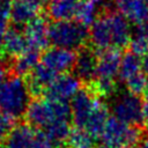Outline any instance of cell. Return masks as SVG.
<instances>
[{
    "mask_svg": "<svg viewBox=\"0 0 148 148\" xmlns=\"http://www.w3.org/2000/svg\"><path fill=\"white\" fill-rule=\"evenodd\" d=\"M30 103V92L27 81L21 76H10L0 84V109L12 118L25 113Z\"/></svg>",
    "mask_w": 148,
    "mask_h": 148,
    "instance_id": "1",
    "label": "cell"
},
{
    "mask_svg": "<svg viewBox=\"0 0 148 148\" xmlns=\"http://www.w3.org/2000/svg\"><path fill=\"white\" fill-rule=\"evenodd\" d=\"M24 114L29 125L45 128L52 121L69 120L72 110L67 102L37 98L29 103Z\"/></svg>",
    "mask_w": 148,
    "mask_h": 148,
    "instance_id": "2",
    "label": "cell"
},
{
    "mask_svg": "<svg viewBox=\"0 0 148 148\" xmlns=\"http://www.w3.org/2000/svg\"><path fill=\"white\" fill-rule=\"evenodd\" d=\"M89 38V30L77 21H53L49 27V40L58 47L82 49Z\"/></svg>",
    "mask_w": 148,
    "mask_h": 148,
    "instance_id": "3",
    "label": "cell"
},
{
    "mask_svg": "<svg viewBox=\"0 0 148 148\" xmlns=\"http://www.w3.org/2000/svg\"><path fill=\"white\" fill-rule=\"evenodd\" d=\"M142 134L138 126L123 123L116 117H110L102 134L104 145L111 148H130L140 141Z\"/></svg>",
    "mask_w": 148,
    "mask_h": 148,
    "instance_id": "4",
    "label": "cell"
},
{
    "mask_svg": "<svg viewBox=\"0 0 148 148\" xmlns=\"http://www.w3.org/2000/svg\"><path fill=\"white\" fill-rule=\"evenodd\" d=\"M142 105L143 101H141L140 96L125 92L118 96L112 104V111L114 114L113 117L132 126L142 125L145 123Z\"/></svg>",
    "mask_w": 148,
    "mask_h": 148,
    "instance_id": "5",
    "label": "cell"
},
{
    "mask_svg": "<svg viewBox=\"0 0 148 148\" xmlns=\"http://www.w3.org/2000/svg\"><path fill=\"white\" fill-rule=\"evenodd\" d=\"M80 90V79L76 75L69 73H62L56 77V80L45 89L47 99L64 101L73 98Z\"/></svg>",
    "mask_w": 148,
    "mask_h": 148,
    "instance_id": "6",
    "label": "cell"
},
{
    "mask_svg": "<svg viewBox=\"0 0 148 148\" xmlns=\"http://www.w3.org/2000/svg\"><path fill=\"white\" fill-rule=\"evenodd\" d=\"M49 22L42 16L37 15L30 22L24 25V36L28 43L29 49H34L37 51L46 50L50 40H49Z\"/></svg>",
    "mask_w": 148,
    "mask_h": 148,
    "instance_id": "7",
    "label": "cell"
},
{
    "mask_svg": "<svg viewBox=\"0 0 148 148\" xmlns=\"http://www.w3.org/2000/svg\"><path fill=\"white\" fill-rule=\"evenodd\" d=\"M98 97H95L88 89H80L72 98L71 110L73 123L76 127L84 128L89 116L91 114Z\"/></svg>",
    "mask_w": 148,
    "mask_h": 148,
    "instance_id": "8",
    "label": "cell"
},
{
    "mask_svg": "<svg viewBox=\"0 0 148 148\" xmlns=\"http://www.w3.org/2000/svg\"><path fill=\"white\" fill-rule=\"evenodd\" d=\"M76 54L77 53H75L74 50L54 46L46 49L40 59L44 65L50 67L56 73H65L74 67Z\"/></svg>",
    "mask_w": 148,
    "mask_h": 148,
    "instance_id": "9",
    "label": "cell"
},
{
    "mask_svg": "<svg viewBox=\"0 0 148 148\" xmlns=\"http://www.w3.org/2000/svg\"><path fill=\"white\" fill-rule=\"evenodd\" d=\"M108 18L112 36V46L116 49H124L128 45L132 37L130 22L119 12L108 10Z\"/></svg>",
    "mask_w": 148,
    "mask_h": 148,
    "instance_id": "10",
    "label": "cell"
},
{
    "mask_svg": "<svg viewBox=\"0 0 148 148\" xmlns=\"http://www.w3.org/2000/svg\"><path fill=\"white\" fill-rule=\"evenodd\" d=\"M89 39L94 50L96 49L99 52L110 49V46L112 45V36L106 12L99 14L96 21L90 25Z\"/></svg>",
    "mask_w": 148,
    "mask_h": 148,
    "instance_id": "11",
    "label": "cell"
},
{
    "mask_svg": "<svg viewBox=\"0 0 148 148\" xmlns=\"http://www.w3.org/2000/svg\"><path fill=\"white\" fill-rule=\"evenodd\" d=\"M75 75L84 81L90 83L97 76V56L95 50L92 49H80L79 53L76 54V60L74 64Z\"/></svg>",
    "mask_w": 148,
    "mask_h": 148,
    "instance_id": "12",
    "label": "cell"
},
{
    "mask_svg": "<svg viewBox=\"0 0 148 148\" xmlns=\"http://www.w3.org/2000/svg\"><path fill=\"white\" fill-rule=\"evenodd\" d=\"M118 12L128 22L142 25L148 22V0H114Z\"/></svg>",
    "mask_w": 148,
    "mask_h": 148,
    "instance_id": "13",
    "label": "cell"
},
{
    "mask_svg": "<svg viewBox=\"0 0 148 148\" xmlns=\"http://www.w3.org/2000/svg\"><path fill=\"white\" fill-rule=\"evenodd\" d=\"M121 61V53L119 49L110 47L99 52L97 57V77L113 79L118 75Z\"/></svg>",
    "mask_w": 148,
    "mask_h": 148,
    "instance_id": "14",
    "label": "cell"
},
{
    "mask_svg": "<svg viewBox=\"0 0 148 148\" xmlns=\"http://www.w3.org/2000/svg\"><path fill=\"white\" fill-rule=\"evenodd\" d=\"M36 132L29 124L15 126L6 139V148H32Z\"/></svg>",
    "mask_w": 148,
    "mask_h": 148,
    "instance_id": "15",
    "label": "cell"
},
{
    "mask_svg": "<svg viewBox=\"0 0 148 148\" xmlns=\"http://www.w3.org/2000/svg\"><path fill=\"white\" fill-rule=\"evenodd\" d=\"M108 113H109L108 106L101 99H97L96 105H95V108H94L91 114L89 116L87 124L84 126V130L94 139H98L102 136L103 131H104L105 125H106V121L109 119Z\"/></svg>",
    "mask_w": 148,
    "mask_h": 148,
    "instance_id": "16",
    "label": "cell"
},
{
    "mask_svg": "<svg viewBox=\"0 0 148 148\" xmlns=\"http://www.w3.org/2000/svg\"><path fill=\"white\" fill-rule=\"evenodd\" d=\"M80 0H50L47 3V16L53 21H67L75 17Z\"/></svg>",
    "mask_w": 148,
    "mask_h": 148,
    "instance_id": "17",
    "label": "cell"
},
{
    "mask_svg": "<svg viewBox=\"0 0 148 148\" xmlns=\"http://www.w3.org/2000/svg\"><path fill=\"white\" fill-rule=\"evenodd\" d=\"M39 9L25 0H14L10 8V20L15 25H25L38 15Z\"/></svg>",
    "mask_w": 148,
    "mask_h": 148,
    "instance_id": "18",
    "label": "cell"
},
{
    "mask_svg": "<svg viewBox=\"0 0 148 148\" xmlns=\"http://www.w3.org/2000/svg\"><path fill=\"white\" fill-rule=\"evenodd\" d=\"M3 50L10 57H18L23 52H25L29 46L23 32H21L16 28L7 29L5 42H3Z\"/></svg>",
    "mask_w": 148,
    "mask_h": 148,
    "instance_id": "19",
    "label": "cell"
},
{
    "mask_svg": "<svg viewBox=\"0 0 148 148\" xmlns=\"http://www.w3.org/2000/svg\"><path fill=\"white\" fill-rule=\"evenodd\" d=\"M39 51L34 50V49H28L25 52H23L21 56L16 57L12 67L13 71L17 76H23V75H29L32 69L39 64Z\"/></svg>",
    "mask_w": 148,
    "mask_h": 148,
    "instance_id": "20",
    "label": "cell"
},
{
    "mask_svg": "<svg viewBox=\"0 0 148 148\" xmlns=\"http://www.w3.org/2000/svg\"><path fill=\"white\" fill-rule=\"evenodd\" d=\"M71 131L72 128L68 120H56L44 128V132L57 146H61L64 142H66L71 134Z\"/></svg>",
    "mask_w": 148,
    "mask_h": 148,
    "instance_id": "21",
    "label": "cell"
},
{
    "mask_svg": "<svg viewBox=\"0 0 148 148\" xmlns=\"http://www.w3.org/2000/svg\"><path fill=\"white\" fill-rule=\"evenodd\" d=\"M141 67H142V60L140 59V57L135 56L132 52L125 53L121 57L118 76L121 81H126L132 75L139 73Z\"/></svg>",
    "mask_w": 148,
    "mask_h": 148,
    "instance_id": "22",
    "label": "cell"
},
{
    "mask_svg": "<svg viewBox=\"0 0 148 148\" xmlns=\"http://www.w3.org/2000/svg\"><path fill=\"white\" fill-rule=\"evenodd\" d=\"M98 10H99V8L92 1H90V0H80L79 5H77L76 14H75L76 21L80 22L81 24L86 25V27H89L99 16Z\"/></svg>",
    "mask_w": 148,
    "mask_h": 148,
    "instance_id": "23",
    "label": "cell"
},
{
    "mask_svg": "<svg viewBox=\"0 0 148 148\" xmlns=\"http://www.w3.org/2000/svg\"><path fill=\"white\" fill-rule=\"evenodd\" d=\"M94 138L84 130L76 127L71 131L66 140L67 148H94Z\"/></svg>",
    "mask_w": 148,
    "mask_h": 148,
    "instance_id": "24",
    "label": "cell"
},
{
    "mask_svg": "<svg viewBox=\"0 0 148 148\" xmlns=\"http://www.w3.org/2000/svg\"><path fill=\"white\" fill-rule=\"evenodd\" d=\"M87 89L95 97H110L116 90V82L113 79L97 77L96 80L88 83Z\"/></svg>",
    "mask_w": 148,
    "mask_h": 148,
    "instance_id": "25",
    "label": "cell"
},
{
    "mask_svg": "<svg viewBox=\"0 0 148 148\" xmlns=\"http://www.w3.org/2000/svg\"><path fill=\"white\" fill-rule=\"evenodd\" d=\"M125 84H126L128 92L136 95V96L145 95L148 90V76L146 73L140 71L139 73L128 77L125 81Z\"/></svg>",
    "mask_w": 148,
    "mask_h": 148,
    "instance_id": "26",
    "label": "cell"
},
{
    "mask_svg": "<svg viewBox=\"0 0 148 148\" xmlns=\"http://www.w3.org/2000/svg\"><path fill=\"white\" fill-rule=\"evenodd\" d=\"M128 47L130 51L138 57L146 56L148 53V39L140 30H138L135 34L132 35L128 43Z\"/></svg>",
    "mask_w": 148,
    "mask_h": 148,
    "instance_id": "27",
    "label": "cell"
},
{
    "mask_svg": "<svg viewBox=\"0 0 148 148\" xmlns=\"http://www.w3.org/2000/svg\"><path fill=\"white\" fill-rule=\"evenodd\" d=\"M58 147L45 132H36L32 148H56Z\"/></svg>",
    "mask_w": 148,
    "mask_h": 148,
    "instance_id": "28",
    "label": "cell"
},
{
    "mask_svg": "<svg viewBox=\"0 0 148 148\" xmlns=\"http://www.w3.org/2000/svg\"><path fill=\"white\" fill-rule=\"evenodd\" d=\"M14 128V118L9 116H0V142L6 140L10 131Z\"/></svg>",
    "mask_w": 148,
    "mask_h": 148,
    "instance_id": "29",
    "label": "cell"
},
{
    "mask_svg": "<svg viewBox=\"0 0 148 148\" xmlns=\"http://www.w3.org/2000/svg\"><path fill=\"white\" fill-rule=\"evenodd\" d=\"M10 2L0 1V25L7 27V23L10 20Z\"/></svg>",
    "mask_w": 148,
    "mask_h": 148,
    "instance_id": "30",
    "label": "cell"
},
{
    "mask_svg": "<svg viewBox=\"0 0 148 148\" xmlns=\"http://www.w3.org/2000/svg\"><path fill=\"white\" fill-rule=\"evenodd\" d=\"M142 113H143L145 124L148 125V90L145 94V99H143V105H142Z\"/></svg>",
    "mask_w": 148,
    "mask_h": 148,
    "instance_id": "31",
    "label": "cell"
},
{
    "mask_svg": "<svg viewBox=\"0 0 148 148\" xmlns=\"http://www.w3.org/2000/svg\"><path fill=\"white\" fill-rule=\"evenodd\" d=\"M90 1H92L99 9H104V8H106V6L109 5L108 0H90Z\"/></svg>",
    "mask_w": 148,
    "mask_h": 148,
    "instance_id": "32",
    "label": "cell"
},
{
    "mask_svg": "<svg viewBox=\"0 0 148 148\" xmlns=\"http://www.w3.org/2000/svg\"><path fill=\"white\" fill-rule=\"evenodd\" d=\"M6 32H7V28L3 25H0V47L3 46V42H5V37H6Z\"/></svg>",
    "mask_w": 148,
    "mask_h": 148,
    "instance_id": "33",
    "label": "cell"
},
{
    "mask_svg": "<svg viewBox=\"0 0 148 148\" xmlns=\"http://www.w3.org/2000/svg\"><path fill=\"white\" fill-rule=\"evenodd\" d=\"M140 148H148V132L140 139Z\"/></svg>",
    "mask_w": 148,
    "mask_h": 148,
    "instance_id": "34",
    "label": "cell"
},
{
    "mask_svg": "<svg viewBox=\"0 0 148 148\" xmlns=\"http://www.w3.org/2000/svg\"><path fill=\"white\" fill-rule=\"evenodd\" d=\"M6 75H7V69H6V67H3L2 65H0V84L6 80Z\"/></svg>",
    "mask_w": 148,
    "mask_h": 148,
    "instance_id": "35",
    "label": "cell"
},
{
    "mask_svg": "<svg viewBox=\"0 0 148 148\" xmlns=\"http://www.w3.org/2000/svg\"><path fill=\"white\" fill-rule=\"evenodd\" d=\"M139 30L147 37V39H148V22H146L145 24H142V25H139Z\"/></svg>",
    "mask_w": 148,
    "mask_h": 148,
    "instance_id": "36",
    "label": "cell"
},
{
    "mask_svg": "<svg viewBox=\"0 0 148 148\" xmlns=\"http://www.w3.org/2000/svg\"><path fill=\"white\" fill-rule=\"evenodd\" d=\"M142 68L145 69L146 73H148V53L146 56H143V59H142Z\"/></svg>",
    "mask_w": 148,
    "mask_h": 148,
    "instance_id": "37",
    "label": "cell"
},
{
    "mask_svg": "<svg viewBox=\"0 0 148 148\" xmlns=\"http://www.w3.org/2000/svg\"><path fill=\"white\" fill-rule=\"evenodd\" d=\"M25 1H28V2H30V3H32V5H35V6H37V7H42L43 6V3H44V1L43 0H25Z\"/></svg>",
    "mask_w": 148,
    "mask_h": 148,
    "instance_id": "38",
    "label": "cell"
},
{
    "mask_svg": "<svg viewBox=\"0 0 148 148\" xmlns=\"http://www.w3.org/2000/svg\"><path fill=\"white\" fill-rule=\"evenodd\" d=\"M97 148H111V147H109V146H106V145H103V146H98Z\"/></svg>",
    "mask_w": 148,
    "mask_h": 148,
    "instance_id": "39",
    "label": "cell"
},
{
    "mask_svg": "<svg viewBox=\"0 0 148 148\" xmlns=\"http://www.w3.org/2000/svg\"><path fill=\"white\" fill-rule=\"evenodd\" d=\"M0 1H6V2H12V0H0Z\"/></svg>",
    "mask_w": 148,
    "mask_h": 148,
    "instance_id": "40",
    "label": "cell"
},
{
    "mask_svg": "<svg viewBox=\"0 0 148 148\" xmlns=\"http://www.w3.org/2000/svg\"><path fill=\"white\" fill-rule=\"evenodd\" d=\"M0 148H6V147H3L2 145H0Z\"/></svg>",
    "mask_w": 148,
    "mask_h": 148,
    "instance_id": "41",
    "label": "cell"
},
{
    "mask_svg": "<svg viewBox=\"0 0 148 148\" xmlns=\"http://www.w3.org/2000/svg\"><path fill=\"white\" fill-rule=\"evenodd\" d=\"M43 1H44V2H45V1H50V0H43Z\"/></svg>",
    "mask_w": 148,
    "mask_h": 148,
    "instance_id": "42",
    "label": "cell"
},
{
    "mask_svg": "<svg viewBox=\"0 0 148 148\" xmlns=\"http://www.w3.org/2000/svg\"><path fill=\"white\" fill-rule=\"evenodd\" d=\"M130 148H135V147H130Z\"/></svg>",
    "mask_w": 148,
    "mask_h": 148,
    "instance_id": "43",
    "label": "cell"
},
{
    "mask_svg": "<svg viewBox=\"0 0 148 148\" xmlns=\"http://www.w3.org/2000/svg\"><path fill=\"white\" fill-rule=\"evenodd\" d=\"M0 57H1V53H0Z\"/></svg>",
    "mask_w": 148,
    "mask_h": 148,
    "instance_id": "44",
    "label": "cell"
},
{
    "mask_svg": "<svg viewBox=\"0 0 148 148\" xmlns=\"http://www.w3.org/2000/svg\"><path fill=\"white\" fill-rule=\"evenodd\" d=\"M0 111H1V109H0Z\"/></svg>",
    "mask_w": 148,
    "mask_h": 148,
    "instance_id": "45",
    "label": "cell"
}]
</instances>
